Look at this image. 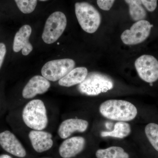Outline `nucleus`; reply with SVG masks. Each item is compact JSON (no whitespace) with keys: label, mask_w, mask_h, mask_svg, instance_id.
<instances>
[{"label":"nucleus","mask_w":158,"mask_h":158,"mask_svg":"<svg viewBox=\"0 0 158 158\" xmlns=\"http://www.w3.org/2000/svg\"><path fill=\"white\" fill-rule=\"evenodd\" d=\"M88 122L84 119L69 118L62 122L59 126L58 134L62 139H66L74 132H84L88 129Z\"/></svg>","instance_id":"nucleus-13"},{"label":"nucleus","mask_w":158,"mask_h":158,"mask_svg":"<svg viewBox=\"0 0 158 158\" xmlns=\"http://www.w3.org/2000/svg\"><path fill=\"white\" fill-rule=\"evenodd\" d=\"M66 25L65 15L61 11L54 12L46 22L42 35L43 40L47 44L56 42L63 34Z\"/></svg>","instance_id":"nucleus-5"},{"label":"nucleus","mask_w":158,"mask_h":158,"mask_svg":"<svg viewBox=\"0 0 158 158\" xmlns=\"http://www.w3.org/2000/svg\"><path fill=\"white\" fill-rule=\"evenodd\" d=\"M97 158H129V155L122 148L112 146L99 149L96 152Z\"/></svg>","instance_id":"nucleus-18"},{"label":"nucleus","mask_w":158,"mask_h":158,"mask_svg":"<svg viewBox=\"0 0 158 158\" xmlns=\"http://www.w3.org/2000/svg\"><path fill=\"white\" fill-rule=\"evenodd\" d=\"M32 29L28 25H25L19 29L15 36L13 50L15 52L22 50L23 56L28 55L33 50V46L29 41Z\"/></svg>","instance_id":"nucleus-11"},{"label":"nucleus","mask_w":158,"mask_h":158,"mask_svg":"<svg viewBox=\"0 0 158 158\" xmlns=\"http://www.w3.org/2000/svg\"><path fill=\"white\" fill-rule=\"evenodd\" d=\"M88 75V69L85 67L74 68L65 77L59 80V85L63 87H70L79 85L85 80Z\"/></svg>","instance_id":"nucleus-15"},{"label":"nucleus","mask_w":158,"mask_h":158,"mask_svg":"<svg viewBox=\"0 0 158 158\" xmlns=\"http://www.w3.org/2000/svg\"><path fill=\"white\" fill-rule=\"evenodd\" d=\"M129 8V14L132 19L138 21L144 19L147 13L142 6L141 0H125Z\"/></svg>","instance_id":"nucleus-17"},{"label":"nucleus","mask_w":158,"mask_h":158,"mask_svg":"<svg viewBox=\"0 0 158 158\" xmlns=\"http://www.w3.org/2000/svg\"><path fill=\"white\" fill-rule=\"evenodd\" d=\"M75 66V62L69 59L52 60L46 63L41 69L43 77L51 81H56L65 76Z\"/></svg>","instance_id":"nucleus-6"},{"label":"nucleus","mask_w":158,"mask_h":158,"mask_svg":"<svg viewBox=\"0 0 158 158\" xmlns=\"http://www.w3.org/2000/svg\"><path fill=\"white\" fill-rule=\"evenodd\" d=\"M114 86L113 81L106 75L93 72L88 75L78 86L79 91L88 96H96L112 90Z\"/></svg>","instance_id":"nucleus-3"},{"label":"nucleus","mask_w":158,"mask_h":158,"mask_svg":"<svg viewBox=\"0 0 158 158\" xmlns=\"http://www.w3.org/2000/svg\"><path fill=\"white\" fill-rule=\"evenodd\" d=\"M6 54V45L3 43H0V69L2 65Z\"/></svg>","instance_id":"nucleus-23"},{"label":"nucleus","mask_w":158,"mask_h":158,"mask_svg":"<svg viewBox=\"0 0 158 158\" xmlns=\"http://www.w3.org/2000/svg\"><path fill=\"white\" fill-rule=\"evenodd\" d=\"M0 158H12V157L8 155H2L0 156Z\"/></svg>","instance_id":"nucleus-24"},{"label":"nucleus","mask_w":158,"mask_h":158,"mask_svg":"<svg viewBox=\"0 0 158 158\" xmlns=\"http://www.w3.org/2000/svg\"><path fill=\"white\" fill-rule=\"evenodd\" d=\"M19 9L24 14H30L35 10L37 0H15Z\"/></svg>","instance_id":"nucleus-20"},{"label":"nucleus","mask_w":158,"mask_h":158,"mask_svg":"<svg viewBox=\"0 0 158 158\" xmlns=\"http://www.w3.org/2000/svg\"><path fill=\"white\" fill-rule=\"evenodd\" d=\"M22 116L26 125L34 130L42 131L48 124L45 105L40 100L34 99L28 103L23 110Z\"/></svg>","instance_id":"nucleus-2"},{"label":"nucleus","mask_w":158,"mask_h":158,"mask_svg":"<svg viewBox=\"0 0 158 158\" xmlns=\"http://www.w3.org/2000/svg\"><path fill=\"white\" fill-rule=\"evenodd\" d=\"M85 140L82 137L68 138L60 145L59 153L63 158H71L81 152L85 148Z\"/></svg>","instance_id":"nucleus-12"},{"label":"nucleus","mask_w":158,"mask_h":158,"mask_svg":"<svg viewBox=\"0 0 158 158\" xmlns=\"http://www.w3.org/2000/svg\"><path fill=\"white\" fill-rule=\"evenodd\" d=\"M40 1H48V0H40Z\"/></svg>","instance_id":"nucleus-25"},{"label":"nucleus","mask_w":158,"mask_h":158,"mask_svg":"<svg viewBox=\"0 0 158 158\" xmlns=\"http://www.w3.org/2000/svg\"><path fill=\"white\" fill-rule=\"evenodd\" d=\"M75 9L77 19L82 29L89 34L96 32L101 22V16L97 9L86 2H77Z\"/></svg>","instance_id":"nucleus-4"},{"label":"nucleus","mask_w":158,"mask_h":158,"mask_svg":"<svg viewBox=\"0 0 158 158\" xmlns=\"http://www.w3.org/2000/svg\"><path fill=\"white\" fill-rule=\"evenodd\" d=\"M115 0H97L100 9L104 11H109L113 6Z\"/></svg>","instance_id":"nucleus-21"},{"label":"nucleus","mask_w":158,"mask_h":158,"mask_svg":"<svg viewBox=\"0 0 158 158\" xmlns=\"http://www.w3.org/2000/svg\"><path fill=\"white\" fill-rule=\"evenodd\" d=\"M0 145L6 152L15 156L23 158L27 155L24 148L16 136L9 131L0 133Z\"/></svg>","instance_id":"nucleus-9"},{"label":"nucleus","mask_w":158,"mask_h":158,"mask_svg":"<svg viewBox=\"0 0 158 158\" xmlns=\"http://www.w3.org/2000/svg\"><path fill=\"white\" fill-rule=\"evenodd\" d=\"M99 112L105 118L117 121H131L138 114L135 105L122 100L110 99L103 102L100 106Z\"/></svg>","instance_id":"nucleus-1"},{"label":"nucleus","mask_w":158,"mask_h":158,"mask_svg":"<svg viewBox=\"0 0 158 158\" xmlns=\"http://www.w3.org/2000/svg\"><path fill=\"white\" fill-rule=\"evenodd\" d=\"M141 1L148 11L152 12L156 9L157 0H141Z\"/></svg>","instance_id":"nucleus-22"},{"label":"nucleus","mask_w":158,"mask_h":158,"mask_svg":"<svg viewBox=\"0 0 158 158\" xmlns=\"http://www.w3.org/2000/svg\"><path fill=\"white\" fill-rule=\"evenodd\" d=\"M29 137L34 149L37 152L47 151L53 144L52 134L47 132L33 130L29 134Z\"/></svg>","instance_id":"nucleus-14"},{"label":"nucleus","mask_w":158,"mask_h":158,"mask_svg":"<svg viewBox=\"0 0 158 158\" xmlns=\"http://www.w3.org/2000/svg\"><path fill=\"white\" fill-rule=\"evenodd\" d=\"M131 125L126 122L118 121L114 127V129L111 131H102L101 136L102 137H113L122 138L127 137L131 134Z\"/></svg>","instance_id":"nucleus-16"},{"label":"nucleus","mask_w":158,"mask_h":158,"mask_svg":"<svg viewBox=\"0 0 158 158\" xmlns=\"http://www.w3.org/2000/svg\"><path fill=\"white\" fill-rule=\"evenodd\" d=\"M152 25L146 20H141L133 24L130 30H125L121 39L126 45H136L144 42L150 34Z\"/></svg>","instance_id":"nucleus-7"},{"label":"nucleus","mask_w":158,"mask_h":158,"mask_svg":"<svg viewBox=\"0 0 158 158\" xmlns=\"http://www.w3.org/2000/svg\"><path fill=\"white\" fill-rule=\"evenodd\" d=\"M145 133L150 143L158 152V124L148 123L145 127Z\"/></svg>","instance_id":"nucleus-19"},{"label":"nucleus","mask_w":158,"mask_h":158,"mask_svg":"<svg viewBox=\"0 0 158 158\" xmlns=\"http://www.w3.org/2000/svg\"><path fill=\"white\" fill-rule=\"evenodd\" d=\"M135 67L144 81L152 83L158 80V61L151 55H142L136 59Z\"/></svg>","instance_id":"nucleus-8"},{"label":"nucleus","mask_w":158,"mask_h":158,"mask_svg":"<svg viewBox=\"0 0 158 158\" xmlns=\"http://www.w3.org/2000/svg\"><path fill=\"white\" fill-rule=\"evenodd\" d=\"M50 86V83L44 77L39 75L35 76L30 79L23 89V98L31 99L37 94L45 93L49 89Z\"/></svg>","instance_id":"nucleus-10"}]
</instances>
